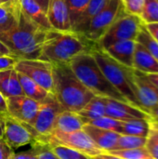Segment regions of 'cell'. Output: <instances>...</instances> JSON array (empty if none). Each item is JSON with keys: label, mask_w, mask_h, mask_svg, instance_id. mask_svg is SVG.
<instances>
[{"label": "cell", "mask_w": 158, "mask_h": 159, "mask_svg": "<svg viewBox=\"0 0 158 159\" xmlns=\"http://www.w3.org/2000/svg\"><path fill=\"white\" fill-rule=\"evenodd\" d=\"M105 99L106 97L95 96L79 112H77V115L84 124H88L89 122L105 116Z\"/></svg>", "instance_id": "obj_21"}, {"label": "cell", "mask_w": 158, "mask_h": 159, "mask_svg": "<svg viewBox=\"0 0 158 159\" xmlns=\"http://www.w3.org/2000/svg\"><path fill=\"white\" fill-rule=\"evenodd\" d=\"M47 15L54 30H72L69 9L65 0H48Z\"/></svg>", "instance_id": "obj_15"}, {"label": "cell", "mask_w": 158, "mask_h": 159, "mask_svg": "<svg viewBox=\"0 0 158 159\" xmlns=\"http://www.w3.org/2000/svg\"><path fill=\"white\" fill-rule=\"evenodd\" d=\"M0 113L1 114H7V100L3 97V95L1 93H0Z\"/></svg>", "instance_id": "obj_42"}, {"label": "cell", "mask_w": 158, "mask_h": 159, "mask_svg": "<svg viewBox=\"0 0 158 159\" xmlns=\"http://www.w3.org/2000/svg\"><path fill=\"white\" fill-rule=\"evenodd\" d=\"M14 69L53 94V65L51 62L39 59H22L18 60Z\"/></svg>", "instance_id": "obj_10"}, {"label": "cell", "mask_w": 158, "mask_h": 159, "mask_svg": "<svg viewBox=\"0 0 158 159\" xmlns=\"http://www.w3.org/2000/svg\"><path fill=\"white\" fill-rule=\"evenodd\" d=\"M14 151L1 138L0 139V159H13Z\"/></svg>", "instance_id": "obj_38"}, {"label": "cell", "mask_w": 158, "mask_h": 159, "mask_svg": "<svg viewBox=\"0 0 158 159\" xmlns=\"http://www.w3.org/2000/svg\"><path fill=\"white\" fill-rule=\"evenodd\" d=\"M84 123L77 113L63 111L61 113L56 120L54 131H60L63 133H71L81 130L84 127ZM53 131V132H54Z\"/></svg>", "instance_id": "obj_22"}, {"label": "cell", "mask_w": 158, "mask_h": 159, "mask_svg": "<svg viewBox=\"0 0 158 159\" xmlns=\"http://www.w3.org/2000/svg\"><path fill=\"white\" fill-rule=\"evenodd\" d=\"M151 119H134L123 122L121 135L147 137L151 129Z\"/></svg>", "instance_id": "obj_25"}, {"label": "cell", "mask_w": 158, "mask_h": 159, "mask_svg": "<svg viewBox=\"0 0 158 159\" xmlns=\"http://www.w3.org/2000/svg\"><path fill=\"white\" fill-rule=\"evenodd\" d=\"M41 102L24 95L7 99V114L15 119L32 126L39 111Z\"/></svg>", "instance_id": "obj_13"}, {"label": "cell", "mask_w": 158, "mask_h": 159, "mask_svg": "<svg viewBox=\"0 0 158 159\" xmlns=\"http://www.w3.org/2000/svg\"><path fill=\"white\" fill-rule=\"evenodd\" d=\"M2 4H12V3H16L19 0H0Z\"/></svg>", "instance_id": "obj_48"}, {"label": "cell", "mask_w": 158, "mask_h": 159, "mask_svg": "<svg viewBox=\"0 0 158 159\" xmlns=\"http://www.w3.org/2000/svg\"><path fill=\"white\" fill-rule=\"evenodd\" d=\"M123 10L121 0H109L107 5L88 21L80 34L90 41L98 43Z\"/></svg>", "instance_id": "obj_8"}, {"label": "cell", "mask_w": 158, "mask_h": 159, "mask_svg": "<svg viewBox=\"0 0 158 159\" xmlns=\"http://www.w3.org/2000/svg\"><path fill=\"white\" fill-rule=\"evenodd\" d=\"M135 44L136 41L134 40L119 41L110 45L102 50H104L111 58H113L122 65L129 68H133Z\"/></svg>", "instance_id": "obj_17"}, {"label": "cell", "mask_w": 158, "mask_h": 159, "mask_svg": "<svg viewBox=\"0 0 158 159\" xmlns=\"http://www.w3.org/2000/svg\"><path fill=\"white\" fill-rule=\"evenodd\" d=\"M143 25L147 29V31L150 33V34L158 42V22L157 23L143 24Z\"/></svg>", "instance_id": "obj_40"}, {"label": "cell", "mask_w": 158, "mask_h": 159, "mask_svg": "<svg viewBox=\"0 0 158 159\" xmlns=\"http://www.w3.org/2000/svg\"><path fill=\"white\" fill-rule=\"evenodd\" d=\"M145 75L158 90V74H150V75Z\"/></svg>", "instance_id": "obj_44"}, {"label": "cell", "mask_w": 158, "mask_h": 159, "mask_svg": "<svg viewBox=\"0 0 158 159\" xmlns=\"http://www.w3.org/2000/svg\"><path fill=\"white\" fill-rule=\"evenodd\" d=\"M38 159H61L51 149L50 146H48L47 144H44L40 153H39V157Z\"/></svg>", "instance_id": "obj_39"}, {"label": "cell", "mask_w": 158, "mask_h": 159, "mask_svg": "<svg viewBox=\"0 0 158 159\" xmlns=\"http://www.w3.org/2000/svg\"><path fill=\"white\" fill-rule=\"evenodd\" d=\"M98 47L80 33L52 29L46 32L38 59L51 63H69L80 54L92 53Z\"/></svg>", "instance_id": "obj_2"}, {"label": "cell", "mask_w": 158, "mask_h": 159, "mask_svg": "<svg viewBox=\"0 0 158 159\" xmlns=\"http://www.w3.org/2000/svg\"><path fill=\"white\" fill-rule=\"evenodd\" d=\"M51 149L61 159H90L88 156L78 151L61 145H53L51 146Z\"/></svg>", "instance_id": "obj_34"}, {"label": "cell", "mask_w": 158, "mask_h": 159, "mask_svg": "<svg viewBox=\"0 0 158 159\" xmlns=\"http://www.w3.org/2000/svg\"><path fill=\"white\" fill-rule=\"evenodd\" d=\"M0 55H1V54H0Z\"/></svg>", "instance_id": "obj_50"}, {"label": "cell", "mask_w": 158, "mask_h": 159, "mask_svg": "<svg viewBox=\"0 0 158 159\" xmlns=\"http://www.w3.org/2000/svg\"><path fill=\"white\" fill-rule=\"evenodd\" d=\"M7 114H1L0 113V139L3 136L4 132V127H5V116Z\"/></svg>", "instance_id": "obj_46"}, {"label": "cell", "mask_w": 158, "mask_h": 159, "mask_svg": "<svg viewBox=\"0 0 158 159\" xmlns=\"http://www.w3.org/2000/svg\"><path fill=\"white\" fill-rule=\"evenodd\" d=\"M90 159H124L122 157H119L117 156H115V155H112V154H109V153H102V154H100L98 156H95V157H89Z\"/></svg>", "instance_id": "obj_41"}, {"label": "cell", "mask_w": 158, "mask_h": 159, "mask_svg": "<svg viewBox=\"0 0 158 159\" xmlns=\"http://www.w3.org/2000/svg\"><path fill=\"white\" fill-rule=\"evenodd\" d=\"M92 55L102 74L113 85V87L126 99L129 104L142 110L133 92V68L126 67L117 62L99 47L92 51Z\"/></svg>", "instance_id": "obj_5"}, {"label": "cell", "mask_w": 158, "mask_h": 159, "mask_svg": "<svg viewBox=\"0 0 158 159\" xmlns=\"http://www.w3.org/2000/svg\"><path fill=\"white\" fill-rule=\"evenodd\" d=\"M109 2V0H89L88 5L87 6L86 9L80 15L74 25L73 26L72 30L77 33H81L88 21L97 14L99 13Z\"/></svg>", "instance_id": "obj_24"}, {"label": "cell", "mask_w": 158, "mask_h": 159, "mask_svg": "<svg viewBox=\"0 0 158 159\" xmlns=\"http://www.w3.org/2000/svg\"><path fill=\"white\" fill-rule=\"evenodd\" d=\"M1 4H2V3H1V1H0V5H1Z\"/></svg>", "instance_id": "obj_49"}, {"label": "cell", "mask_w": 158, "mask_h": 159, "mask_svg": "<svg viewBox=\"0 0 158 159\" xmlns=\"http://www.w3.org/2000/svg\"><path fill=\"white\" fill-rule=\"evenodd\" d=\"M133 69L145 75L158 74V61L138 42L135 44Z\"/></svg>", "instance_id": "obj_18"}, {"label": "cell", "mask_w": 158, "mask_h": 159, "mask_svg": "<svg viewBox=\"0 0 158 159\" xmlns=\"http://www.w3.org/2000/svg\"><path fill=\"white\" fill-rule=\"evenodd\" d=\"M145 148L154 159H158V126L151 121V129L147 136Z\"/></svg>", "instance_id": "obj_33"}, {"label": "cell", "mask_w": 158, "mask_h": 159, "mask_svg": "<svg viewBox=\"0 0 158 159\" xmlns=\"http://www.w3.org/2000/svg\"><path fill=\"white\" fill-rule=\"evenodd\" d=\"M17 61H18V59L15 57L0 55V71L13 69Z\"/></svg>", "instance_id": "obj_37"}, {"label": "cell", "mask_w": 158, "mask_h": 159, "mask_svg": "<svg viewBox=\"0 0 158 159\" xmlns=\"http://www.w3.org/2000/svg\"><path fill=\"white\" fill-rule=\"evenodd\" d=\"M69 65L80 82L95 96L129 103L104 76L92 53H83L76 56L69 62Z\"/></svg>", "instance_id": "obj_4"}, {"label": "cell", "mask_w": 158, "mask_h": 159, "mask_svg": "<svg viewBox=\"0 0 158 159\" xmlns=\"http://www.w3.org/2000/svg\"><path fill=\"white\" fill-rule=\"evenodd\" d=\"M45 143L42 142L36 143L34 145H32V148L28 151L21 152L19 154H15L13 159H38L39 153Z\"/></svg>", "instance_id": "obj_35"}, {"label": "cell", "mask_w": 158, "mask_h": 159, "mask_svg": "<svg viewBox=\"0 0 158 159\" xmlns=\"http://www.w3.org/2000/svg\"><path fill=\"white\" fill-rule=\"evenodd\" d=\"M0 93L6 100L23 95L18 77V72L14 68L0 71Z\"/></svg>", "instance_id": "obj_20"}, {"label": "cell", "mask_w": 158, "mask_h": 159, "mask_svg": "<svg viewBox=\"0 0 158 159\" xmlns=\"http://www.w3.org/2000/svg\"><path fill=\"white\" fill-rule=\"evenodd\" d=\"M132 82L133 92L141 108L149 115L150 111L158 105L157 89L149 81L145 74L135 69L132 70Z\"/></svg>", "instance_id": "obj_12"}, {"label": "cell", "mask_w": 158, "mask_h": 159, "mask_svg": "<svg viewBox=\"0 0 158 159\" xmlns=\"http://www.w3.org/2000/svg\"><path fill=\"white\" fill-rule=\"evenodd\" d=\"M135 41L143 46L158 61V42L150 34L143 24L137 34Z\"/></svg>", "instance_id": "obj_29"}, {"label": "cell", "mask_w": 158, "mask_h": 159, "mask_svg": "<svg viewBox=\"0 0 158 159\" xmlns=\"http://www.w3.org/2000/svg\"><path fill=\"white\" fill-rule=\"evenodd\" d=\"M45 35L46 31L30 20L23 13L20 5L15 24L0 32V40L18 60L38 59Z\"/></svg>", "instance_id": "obj_1"}, {"label": "cell", "mask_w": 158, "mask_h": 159, "mask_svg": "<svg viewBox=\"0 0 158 159\" xmlns=\"http://www.w3.org/2000/svg\"><path fill=\"white\" fill-rule=\"evenodd\" d=\"M125 12L140 17L143 0H121Z\"/></svg>", "instance_id": "obj_36"}, {"label": "cell", "mask_w": 158, "mask_h": 159, "mask_svg": "<svg viewBox=\"0 0 158 159\" xmlns=\"http://www.w3.org/2000/svg\"><path fill=\"white\" fill-rule=\"evenodd\" d=\"M34 2H36L46 12L47 10V6H48V0H34Z\"/></svg>", "instance_id": "obj_47"}, {"label": "cell", "mask_w": 158, "mask_h": 159, "mask_svg": "<svg viewBox=\"0 0 158 159\" xmlns=\"http://www.w3.org/2000/svg\"><path fill=\"white\" fill-rule=\"evenodd\" d=\"M65 1L69 9L71 24L73 28L78 18L80 17V15L86 9L87 6L89 3V0H65Z\"/></svg>", "instance_id": "obj_32"}, {"label": "cell", "mask_w": 158, "mask_h": 159, "mask_svg": "<svg viewBox=\"0 0 158 159\" xmlns=\"http://www.w3.org/2000/svg\"><path fill=\"white\" fill-rule=\"evenodd\" d=\"M82 129L104 153L110 152L115 149L117 141L121 135L117 132L102 129L90 124H85Z\"/></svg>", "instance_id": "obj_16"}, {"label": "cell", "mask_w": 158, "mask_h": 159, "mask_svg": "<svg viewBox=\"0 0 158 159\" xmlns=\"http://www.w3.org/2000/svg\"><path fill=\"white\" fill-rule=\"evenodd\" d=\"M64 110L55 96L50 93L43 102H41L39 111L32 127L39 135L41 142L46 137L51 135L55 129L56 120ZM43 143V142H42Z\"/></svg>", "instance_id": "obj_11"}, {"label": "cell", "mask_w": 158, "mask_h": 159, "mask_svg": "<svg viewBox=\"0 0 158 159\" xmlns=\"http://www.w3.org/2000/svg\"><path fill=\"white\" fill-rule=\"evenodd\" d=\"M20 2L0 5V32L6 31L13 26L17 20V13Z\"/></svg>", "instance_id": "obj_26"}, {"label": "cell", "mask_w": 158, "mask_h": 159, "mask_svg": "<svg viewBox=\"0 0 158 159\" xmlns=\"http://www.w3.org/2000/svg\"><path fill=\"white\" fill-rule=\"evenodd\" d=\"M88 124H90L94 127L102 129L115 131V132H117L119 134H121L122 128H123V122L122 121L108 117L106 116H104L101 118H98L96 120H93V121L89 122Z\"/></svg>", "instance_id": "obj_30"}, {"label": "cell", "mask_w": 158, "mask_h": 159, "mask_svg": "<svg viewBox=\"0 0 158 159\" xmlns=\"http://www.w3.org/2000/svg\"><path fill=\"white\" fill-rule=\"evenodd\" d=\"M142 24L139 16L129 14L123 10L97 44L100 48L104 49L119 41H135Z\"/></svg>", "instance_id": "obj_6"}, {"label": "cell", "mask_w": 158, "mask_h": 159, "mask_svg": "<svg viewBox=\"0 0 158 159\" xmlns=\"http://www.w3.org/2000/svg\"><path fill=\"white\" fill-rule=\"evenodd\" d=\"M105 116L122 122L134 119H151V116L142 110L129 103L110 98L105 99Z\"/></svg>", "instance_id": "obj_14"}, {"label": "cell", "mask_w": 158, "mask_h": 159, "mask_svg": "<svg viewBox=\"0 0 158 159\" xmlns=\"http://www.w3.org/2000/svg\"><path fill=\"white\" fill-rule=\"evenodd\" d=\"M42 142L50 147L53 145H61L78 151L88 157L104 153L83 129L71 133L54 131L51 135L43 139Z\"/></svg>", "instance_id": "obj_7"}, {"label": "cell", "mask_w": 158, "mask_h": 159, "mask_svg": "<svg viewBox=\"0 0 158 159\" xmlns=\"http://www.w3.org/2000/svg\"><path fill=\"white\" fill-rule=\"evenodd\" d=\"M52 65L53 95L64 111L79 112L95 95L80 82L69 63H52Z\"/></svg>", "instance_id": "obj_3"}, {"label": "cell", "mask_w": 158, "mask_h": 159, "mask_svg": "<svg viewBox=\"0 0 158 159\" xmlns=\"http://www.w3.org/2000/svg\"><path fill=\"white\" fill-rule=\"evenodd\" d=\"M18 77L24 96L41 102L50 94L44 88L23 74L18 73Z\"/></svg>", "instance_id": "obj_23"}, {"label": "cell", "mask_w": 158, "mask_h": 159, "mask_svg": "<svg viewBox=\"0 0 158 159\" xmlns=\"http://www.w3.org/2000/svg\"><path fill=\"white\" fill-rule=\"evenodd\" d=\"M149 115H150V116H151L152 121L155 122V123L158 126V105L157 106H156V107H154V108L150 111Z\"/></svg>", "instance_id": "obj_43"}, {"label": "cell", "mask_w": 158, "mask_h": 159, "mask_svg": "<svg viewBox=\"0 0 158 159\" xmlns=\"http://www.w3.org/2000/svg\"><path fill=\"white\" fill-rule=\"evenodd\" d=\"M109 154L117 156L124 159H154L147 149L144 147L130 149V150H118V151H110Z\"/></svg>", "instance_id": "obj_31"}, {"label": "cell", "mask_w": 158, "mask_h": 159, "mask_svg": "<svg viewBox=\"0 0 158 159\" xmlns=\"http://www.w3.org/2000/svg\"><path fill=\"white\" fill-rule=\"evenodd\" d=\"M23 13L39 28L47 32L52 30L47 12L34 0H19Z\"/></svg>", "instance_id": "obj_19"}, {"label": "cell", "mask_w": 158, "mask_h": 159, "mask_svg": "<svg viewBox=\"0 0 158 159\" xmlns=\"http://www.w3.org/2000/svg\"><path fill=\"white\" fill-rule=\"evenodd\" d=\"M140 19L143 24L158 22V0H143Z\"/></svg>", "instance_id": "obj_28"}, {"label": "cell", "mask_w": 158, "mask_h": 159, "mask_svg": "<svg viewBox=\"0 0 158 159\" xmlns=\"http://www.w3.org/2000/svg\"><path fill=\"white\" fill-rule=\"evenodd\" d=\"M146 141H147V137H138V136H131V135H120L115 149L112 150V151L130 150V149H136V148L144 147L145 144H146Z\"/></svg>", "instance_id": "obj_27"}, {"label": "cell", "mask_w": 158, "mask_h": 159, "mask_svg": "<svg viewBox=\"0 0 158 159\" xmlns=\"http://www.w3.org/2000/svg\"><path fill=\"white\" fill-rule=\"evenodd\" d=\"M0 54L1 55H5V56H12L13 57V55L11 54L10 50L6 47V45L1 40H0Z\"/></svg>", "instance_id": "obj_45"}, {"label": "cell", "mask_w": 158, "mask_h": 159, "mask_svg": "<svg viewBox=\"0 0 158 159\" xmlns=\"http://www.w3.org/2000/svg\"><path fill=\"white\" fill-rule=\"evenodd\" d=\"M2 139L12 149H17L27 144L34 145L41 142L39 135L32 126L15 119L8 114L5 116Z\"/></svg>", "instance_id": "obj_9"}]
</instances>
